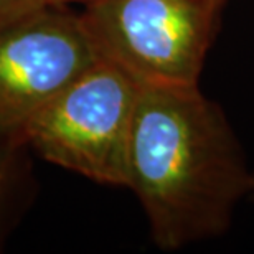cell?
<instances>
[{"instance_id": "obj_2", "label": "cell", "mask_w": 254, "mask_h": 254, "mask_svg": "<svg viewBox=\"0 0 254 254\" xmlns=\"http://www.w3.org/2000/svg\"><path fill=\"white\" fill-rule=\"evenodd\" d=\"M137 94L139 84L101 58L28 121L20 144L96 184L129 187Z\"/></svg>"}, {"instance_id": "obj_4", "label": "cell", "mask_w": 254, "mask_h": 254, "mask_svg": "<svg viewBox=\"0 0 254 254\" xmlns=\"http://www.w3.org/2000/svg\"><path fill=\"white\" fill-rule=\"evenodd\" d=\"M101 60L81 13L47 5L0 32V140L20 144L28 121Z\"/></svg>"}, {"instance_id": "obj_1", "label": "cell", "mask_w": 254, "mask_h": 254, "mask_svg": "<svg viewBox=\"0 0 254 254\" xmlns=\"http://www.w3.org/2000/svg\"><path fill=\"white\" fill-rule=\"evenodd\" d=\"M129 189L155 245L175 251L223 235L254 191L241 144L200 86H139L129 139Z\"/></svg>"}, {"instance_id": "obj_3", "label": "cell", "mask_w": 254, "mask_h": 254, "mask_svg": "<svg viewBox=\"0 0 254 254\" xmlns=\"http://www.w3.org/2000/svg\"><path fill=\"white\" fill-rule=\"evenodd\" d=\"M220 10L211 0H99L81 18L99 57L139 86H195Z\"/></svg>"}, {"instance_id": "obj_5", "label": "cell", "mask_w": 254, "mask_h": 254, "mask_svg": "<svg viewBox=\"0 0 254 254\" xmlns=\"http://www.w3.org/2000/svg\"><path fill=\"white\" fill-rule=\"evenodd\" d=\"M20 147L23 145L8 140H0V231H2L5 215H7V205L13 187V155L15 150Z\"/></svg>"}, {"instance_id": "obj_7", "label": "cell", "mask_w": 254, "mask_h": 254, "mask_svg": "<svg viewBox=\"0 0 254 254\" xmlns=\"http://www.w3.org/2000/svg\"><path fill=\"white\" fill-rule=\"evenodd\" d=\"M48 5H55V7H69V5L74 3H81V5H89L94 2H99V0H47Z\"/></svg>"}, {"instance_id": "obj_6", "label": "cell", "mask_w": 254, "mask_h": 254, "mask_svg": "<svg viewBox=\"0 0 254 254\" xmlns=\"http://www.w3.org/2000/svg\"><path fill=\"white\" fill-rule=\"evenodd\" d=\"M47 5V0H0V32Z\"/></svg>"}, {"instance_id": "obj_8", "label": "cell", "mask_w": 254, "mask_h": 254, "mask_svg": "<svg viewBox=\"0 0 254 254\" xmlns=\"http://www.w3.org/2000/svg\"><path fill=\"white\" fill-rule=\"evenodd\" d=\"M211 2H215V3L218 5V7H221V8H223V5L226 3V0H211Z\"/></svg>"}]
</instances>
